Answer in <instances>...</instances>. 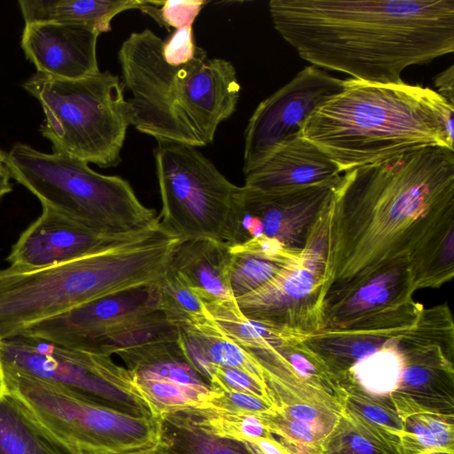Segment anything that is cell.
Here are the masks:
<instances>
[{"label":"cell","mask_w":454,"mask_h":454,"mask_svg":"<svg viewBox=\"0 0 454 454\" xmlns=\"http://www.w3.org/2000/svg\"><path fill=\"white\" fill-rule=\"evenodd\" d=\"M231 253L208 239L180 240L168 268L177 273L202 303L234 299L229 281Z\"/></svg>","instance_id":"ffe728a7"},{"label":"cell","mask_w":454,"mask_h":454,"mask_svg":"<svg viewBox=\"0 0 454 454\" xmlns=\"http://www.w3.org/2000/svg\"><path fill=\"white\" fill-rule=\"evenodd\" d=\"M320 454H403L401 437L355 411L344 408Z\"/></svg>","instance_id":"603a6c76"},{"label":"cell","mask_w":454,"mask_h":454,"mask_svg":"<svg viewBox=\"0 0 454 454\" xmlns=\"http://www.w3.org/2000/svg\"><path fill=\"white\" fill-rule=\"evenodd\" d=\"M411 326L398 332L377 350L356 363L346 374L335 380V384L348 381L372 395L392 394L401 380L404 367L405 335Z\"/></svg>","instance_id":"d4e9b609"},{"label":"cell","mask_w":454,"mask_h":454,"mask_svg":"<svg viewBox=\"0 0 454 454\" xmlns=\"http://www.w3.org/2000/svg\"><path fill=\"white\" fill-rule=\"evenodd\" d=\"M251 442L264 454H290L271 434L267 438H255Z\"/></svg>","instance_id":"ab89813d"},{"label":"cell","mask_w":454,"mask_h":454,"mask_svg":"<svg viewBox=\"0 0 454 454\" xmlns=\"http://www.w3.org/2000/svg\"><path fill=\"white\" fill-rule=\"evenodd\" d=\"M202 305L204 312L217 329L247 350L275 348L299 338L247 317L235 299L215 300Z\"/></svg>","instance_id":"484cf974"},{"label":"cell","mask_w":454,"mask_h":454,"mask_svg":"<svg viewBox=\"0 0 454 454\" xmlns=\"http://www.w3.org/2000/svg\"><path fill=\"white\" fill-rule=\"evenodd\" d=\"M179 411L201 430L220 438L243 442L271 435L258 415L236 413L208 406Z\"/></svg>","instance_id":"f1b7e54d"},{"label":"cell","mask_w":454,"mask_h":454,"mask_svg":"<svg viewBox=\"0 0 454 454\" xmlns=\"http://www.w3.org/2000/svg\"><path fill=\"white\" fill-rule=\"evenodd\" d=\"M0 454H79L14 395L0 398Z\"/></svg>","instance_id":"7402d4cb"},{"label":"cell","mask_w":454,"mask_h":454,"mask_svg":"<svg viewBox=\"0 0 454 454\" xmlns=\"http://www.w3.org/2000/svg\"><path fill=\"white\" fill-rule=\"evenodd\" d=\"M154 156L164 231L180 240L208 239L231 247L240 186L194 146L159 142Z\"/></svg>","instance_id":"9c48e42d"},{"label":"cell","mask_w":454,"mask_h":454,"mask_svg":"<svg viewBox=\"0 0 454 454\" xmlns=\"http://www.w3.org/2000/svg\"><path fill=\"white\" fill-rule=\"evenodd\" d=\"M454 323L447 302L423 309L404 340V367L390 394L404 420L419 413L454 417Z\"/></svg>","instance_id":"8fae6325"},{"label":"cell","mask_w":454,"mask_h":454,"mask_svg":"<svg viewBox=\"0 0 454 454\" xmlns=\"http://www.w3.org/2000/svg\"><path fill=\"white\" fill-rule=\"evenodd\" d=\"M197 45L192 35V26L176 29L163 42L162 56L170 66L177 67L190 62L195 56Z\"/></svg>","instance_id":"74e56055"},{"label":"cell","mask_w":454,"mask_h":454,"mask_svg":"<svg viewBox=\"0 0 454 454\" xmlns=\"http://www.w3.org/2000/svg\"><path fill=\"white\" fill-rule=\"evenodd\" d=\"M10 178L6 169L0 173V198L12 190Z\"/></svg>","instance_id":"60d3db41"},{"label":"cell","mask_w":454,"mask_h":454,"mask_svg":"<svg viewBox=\"0 0 454 454\" xmlns=\"http://www.w3.org/2000/svg\"><path fill=\"white\" fill-rule=\"evenodd\" d=\"M454 215V150L430 146L355 168L327 208L323 301L407 257Z\"/></svg>","instance_id":"6da1fadb"},{"label":"cell","mask_w":454,"mask_h":454,"mask_svg":"<svg viewBox=\"0 0 454 454\" xmlns=\"http://www.w3.org/2000/svg\"><path fill=\"white\" fill-rule=\"evenodd\" d=\"M160 226L138 232H105L48 207L20 236L6 260L10 266L38 269L74 261L142 237Z\"/></svg>","instance_id":"9a60e30c"},{"label":"cell","mask_w":454,"mask_h":454,"mask_svg":"<svg viewBox=\"0 0 454 454\" xmlns=\"http://www.w3.org/2000/svg\"><path fill=\"white\" fill-rule=\"evenodd\" d=\"M229 281L234 299L250 294L269 282L291 260L297 257L269 256L257 252L232 250Z\"/></svg>","instance_id":"f546056e"},{"label":"cell","mask_w":454,"mask_h":454,"mask_svg":"<svg viewBox=\"0 0 454 454\" xmlns=\"http://www.w3.org/2000/svg\"><path fill=\"white\" fill-rule=\"evenodd\" d=\"M25 24L53 22L85 25L99 34L112 29L111 21L119 13L137 9L145 12L151 1L139 0H20Z\"/></svg>","instance_id":"44dd1931"},{"label":"cell","mask_w":454,"mask_h":454,"mask_svg":"<svg viewBox=\"0 0 454 454\" xmlns=\"http://www.w3.org/2000/svg\"><path fill=\"white\" fill-rule=\"evenodd\" d=\"M6 392L5 381H4V374L3 370V365L0 359V398Z\"/></svg>","instance_id":"7bdbcfd3"},{"label":"cell","mask_w":454,"mask_h":454,"mask_svg":"<svg viewBox=\"0 0 454 454\" xmlns=\"http://www.w3.org/2000/svg\"><path fill=\"white\" fill-rule=\"evenodd\" d=\"M213 389L214 395L200 406L258 416L271 413L277 408L273 403L254 395L226 389Z\"/></svg>","instance_id":"e575fe53"},{"label":"cell","mask_w":454,"mask_h":454,"mask_svg":"<svg viewBox=\"0 0 454 454\" xmlns=\"http://www.w3.org/2000/svg\"><path fill=\"white\" fill-rule=\"evenodd\" d=\"M454 105L419 85L346 80L302 126L342 173L430 146L454 150Z\"/></svg>","instance_id":"3957f363"},{"label":"cell","mask_w":454,"mask_h":454,"mask_svg":"<svg viewBox=\"0 0 454 454\" xmlns=\"http://www.w3.org/2000/svg\"><path fill=\"white\" fill-rule=\"evenodd\" d=\"M337 183L265 192L240 186L239 200L256 216L263 235L294 252H301L310 228L331 198Z\"/></svg>","instance_id":"2e32d148"},{"label":"cell","mask_w":454,"mask_h":454,"mask_svg":"<svg viewBox=\"0 0 454 454\" xmlns=\"http://www.w3.org/2000/svg\"><path fill=\"white\" fill-rule=\"evenodd\" d=\"M133 375L138 390L159 417L164 413L200 406L215 393L211 387L208 389H200L161 379Z\"/></svg>","instance_id":"4dcf8cb0"},{"label":"cell","mask_w":454,"mask_h":454,"mask_svg":"<svg viewBox=\"0 0 454 454\" xmlns=\"http://www.w3.org/2000/svg\"><path fill=\"white\" fill-rule=\"evenodd\" d=\"M336 386L345 394V408L355 411L368 420L386 427L400 437L404 433L403 419L388 395L369 394L354 383L340 381Z\"/></svg>","instance_id":"d6a6232c"},{"label":"cell","mask_w":454,"mask_h":454,"mask_svg":"<svg viewBox=\"0 0 454 454\" xmlns=\"http://www.w3.org/2000/svg\"><path fill=\"white\" fill-rule=\"evenodd\" d=\"M341 80L308 66L289 82L262 100L245 131L243 172L259 167L278 148L302 136L311 114L345 88Z\"/></svg>","instance_id":"7c38bea8"},{"label":"cell","mask_w":454,"mask_h":454,"mask_svg":"<svg viewBox=\"0 0 454 454\" xmlns=\"http://www.w3.org/2000/svg\"><path fill=\"white\" fill-rule=\"evenodd\" d=\"M163 42L145 28L131 33L118 51L121 82L131 93V125L158 142L211 144L219 124L236 110V69L199 46L190 62L170 66L162 56Z\"/></svg>","instance_id":"277c9868"},{"label":"cell","mask_w":454,"mask_h":454,"mask_svg":"<svg viewBox=\"0 0 454 454\" xmlns=\"http://www.w3.org/2000/svg\"><path fill=\"white\" fill-rule=\"evenodd\" d=\"M177 243L156 229L68 262L0 270V340L81 304L155 284Z\"/></svg>","instance_id":"5b68a950"},{"label":"cell","mask_w":454,"mask_h":454,"mask_svg":"<svg viewBox=\"0 0 454 454\" xmlns=\"http://www.w3.org/2000/svg\"><path fill=\"white\" fill-rule=\"evenodd\" d=\"M207 3L203 0L160 1L153 19L168 30L169 27L179 29L192 26Z\"/></svg>","instance_id":"8d00e7d4"},{"label":"cell","mask_w":454,"mask_h":454,"mask_svg":"<svg viewBox=\"0 0 454 454\" xmlns=\"http://www.w3.org/2000/svg\"><path fill=\"white\" fill-rule=\"evenodd\" d=\"M155 284L81 304L33 325L19 335L97 353L96 344L103 337L139 317L160 310Z\"/></svg>","instance_id":"5bb4252c"},{"label":"cell","mask_w":454,"mask_h":454,"mask_svg":"<svg viewBox=\"0 0 454 454\" xmlns=\"http://www.w3.org/2000/svg\"><path fill=\"white\" fill-rule=\"evenodd\" d=\"M22 87L41 104L45 121L42 135L54 153L101 168L118 165L131 110L117 75L99 72L67 80L35 72Z\"/></svg>","instance_id":"52a82bcc"},{"label":"cell","mask_w":454,"mask_h":454,"mask_svg":"<svg viewBox=\"0 0 454 454\" xmlns=\"http://www.w3.org/2000/svg\"><path fill=\"white\" fill-rule=\"evenodd\" d=\"M208 382L210 387L215 389H226L247 393L273 403L266 385L262 384L247 373L238 369L212 364V371Z\"/></svg>","instance_id":"d590c367"},{"label":"cell","mask_w":454,"mask_h":454,"mask_svg":"<svg viewBox=\"0 0 454 454\" xmlns=\"http://www.w3.org/2000/svg\"><path fill=\"white\" fill-rule=\"evenodd\" d=\"M434 84L438 89L437 93L454 105V69L450 66L440 73L434 79Z\"/></svg>","instance_id":"f35d334b"},{"label":"cell","mask_w":454,"mask_h":454,"mask_svg":"<svg viewBox=\"0 0 454 454\" xmlns=\"http://www.w3.org/2000/svg\"><path fill=\"white\" fill-rule=\"evenodd\" d=\"M407 257L391 262L349 289L327 294L321 329H341L350 323L413 299L416 291Z\"/></svg>","instance_id":"ac0fdd59"},{"label":"cell","mask_w":454,"mask_h":454,"mask_svg":"<svg viewBox=\"0 0 454 454\" xmlns=\"http://www.w3.org/2000/svg\"><path fill=\"white\" fill-rule=\"evenodd\" d=\"M4 373L36 379L137 416L160 418L138 390L133 372L112 356L17 335L0 340Z\"/></svg>","instance_id":"30bf717a"},{"label":"cell","mask_w":454,"mask_h":454,"mask_svg":"<svg viewBox=\"0 0 454 454\" xmlns=\"http://www.w3.org/2000/svg\"><path fill=\"white\" fill-rule=\"evenodd\" d=\"M144 454H182L176 450L169 448L168 446L160 442V444L153 450Z\"/></svg>","instance_id":"b9f144b4"},{"label":"cell","mask_w":454,"mask_h":454,"mask_svg":"<svg viewBox=\"0 0 454 454\" xmlns=\"http://www.w3.org/2000/svg\"><path fill=\"white\" fill-rule=\"evenodd\" d=\"M160 442L182 454H252L244 442L217 437L199 428L179 411L160 416Z\"/></svg>","instance_id":"4316f807"},{"label":"cell","mask_w":454,"mask_h":454,"mask_svg":"<svg viewBox=\"0 0 454 454\" xmlns=\"http://www.w3.org/2000/svg\"><path fill=\"white\" fill-rule=\"evenodd\" d=\"M342 171L319 147L298 137L246 175L244 186L265 192L338 183Z\"/></svg>","instance_id":"d6986e66"},{"label":"cell","mask_w":454,"mask_h":454,"mask_svg":"<svg viewBox=\"0 0 454 454\" xmlns=\"http://www.w3.org/2000/svg\"><path fill=\"white\" fill-rule=\"evenodd\" d=\"M159 309L167 319L180 326L203 312V305L186 282L175 271L167 269L156 282Z\"/></svg>","instance_id":"1f68e13d"},{"label":"cell","mask_w":454,"mask_h":454,"mask_svg":"<svg viewBox=\"0 0 454 454\" xmlns=\"http://www.w3.org/2000/svg\"><path fill=\"white\" fill-rule=\"evenodd\" d=\"M274 28L312 66L398 83L454 51V0H271Z\"/></svg>","instance_id":"7a4b0ae2"},{"label":"cell","mask_w":454,"mask_h":454,"mask_svg":"<svg viewBox=\"0 0 454 454\" xmlns=\"http://www.w3.org/2000/svg\"><path fill=\"white\" fill-rule=\"evenodd\" d=\"M243 442L252 454H264L254 444L248 442Z\"/></svg>","instance_id":"ee69618b"},{"label":"cell","mask_w":454,"mask_h":454,"mask_svg":"<svg viewBox=\"0 0 454 454\" xmlns=\"http://www.w3.org/2000/svg\"><path fill=\"white\" fill-rule=\"evenodd\" d=\"M99 32L85 25L36 22L25 24L21 47L36 72L67 80L99 73Z\"/></svg>","instance_id":"e0dca14e"},{"label":"cell","mask_w":454,"mask_h":454,"mask_svg":"<svg viewBox=\"0 0 454 454\" xmlns=\"http://www.w3.org/2000/svg\"><path fill=\"white\" fill-rule=\"evenodd\" d=\"M4 170H5V168L4 166L3 160H2V151L0 150V173Z\"/></svg>","instance_id":"f6af8a7d"},{"label":"cell","mask_w":454,"mask_h":454,"mask_svg":"<svg viewBox=\"0 0 454 454\" xmlns=\"http://www.w3.org/2000/svg\"><path fill=\"white\" fill-rule=\"evenodd\" d=\"M416 289L439 288L454 276V215L444 218L408 256Z\"/></svg>","instance_id":"cb8c5ba5"},{"label":"cell","mask_w":454,"mask_h":454,"mask_svg":"<svg viewBox=\"0 0 454 454\" xmlns=\"http://www.w3.org/2000/svg\"><path fill=\"white\" fill-rule=\"evenodd\" d=\"M4 374L6 392L79 454H144L160 442V418L129 414L49 382Z\"/></svg>","instance_id":"ba28073f"},{"label":"cell","mask_w":454,"mask_h":454,"mask_svg":"<svg viewBox=\"0 0 454 454\" xmlns=\"http://www.w3.org/2000/svg\"><path fill=\"white\" fill-rule=\"evenodd\" d=\"M325 266L301 253L257 290L236 298L248 318L302 338L321 329Z\"/></svg>","instance_id":"4fadbf2b"},{"label":"cell","mask_w":454,"mask_h":454,"mask_svg":"<svg viewBox=\"0 0 454 454\" xmlns=\"http://www.w3.org/2000/svg\"><path fill=\"white\" fill-rule=\"evenodd\" d=\"M403 454H454V417L419 413L403 420Z\"/></svg>","instance_id":"83f0119b"},{"label":"cell","mask_w":454,"mask_h":454,"mask_svg":"<svg viewBox=\"0 0 454 454\" xmlns=\"http://www.w3.org/2000/svg\"><path fill=\"white\" fill-rule=\"evenodd\" d=\"M2 160L10 177L42 203L93 229L114 233L138 232L159 223L153 208L145 206L130 184L118 176L92 170L73 156L45 153L21 143Z\"/></svg>","instance_id":"8992f818"},{"label":"cell","mask_w":454,"mask_h":454,"mask_svg":"<svg viewBox=\"0 0 454 454\" xmlns=\"http://www.w3.org/2000/svg\"><path fill=\"white\" fill-rule=\"evenodd\" d=\"M142 378L161 379L200 389L210 388L209 383L184 358L181 351L165 356L132 372Z\"/></svg>","instance_id":"836d02e7"}]
</instances>
